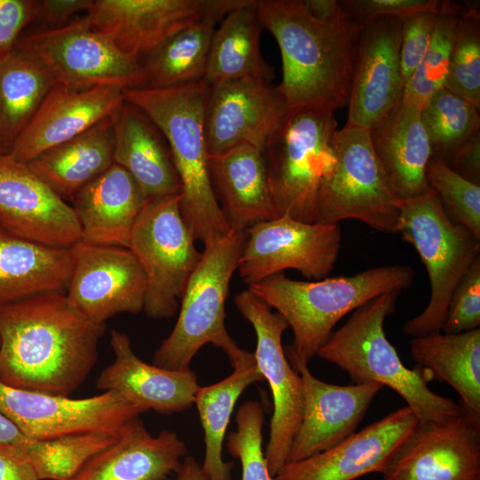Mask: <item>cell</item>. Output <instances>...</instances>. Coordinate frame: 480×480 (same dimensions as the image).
<instances>
[{
	"label": "cell",
	"instance_id": "cell-33",
	"mask_svg": "<svg viewBox=\"0 0 480 480\" xmlns=\"http://www.w3.org/2000/svg\"><path fill=\"white\" fill-rule=\"evenodd\" d=\"M411 356L433 379L450 384L464 412L480 420V329L413 337Z\"/></svg>",
	"mask_w": 480,
	"mask_h": 480
},
{
	"label": "cell",
	"instance_id": "cell-46",
	"mask_svg": "<svg viewBox=\"0 0 480 480\" xmlns=\"http://www.w3.org/2000/svg\"><path fill=\"white\" fill-rule=\"evenodd\" d=\"M36 1L0 0V59L14 50L24 28L36 19Z\"/></svg>",
	"mask_w": 480,
	"mask_h": 480
},
{
	"label": "cell",
	"instance_id": "cell-39",
	"mask_svg": "<svg viewBox=\"0 0 480 480\" xmlns=\"http://www.w3.org/2000/svg\"><path fill=\"white\" fill-rule=\"evenodd\" d=\"M461 7L459 4L442 1L430 44L404 87L402 102L421 109L434 93L444 88L453 36Z\"/></svg>",
	"mask_w": 480,
	"mask_h": 480
},
{
	"label": "cell",
	"instance_id": "cell-29",
	"mask_svg": "<svg viewBox=\"0 0 480 480\" xmlns=\"http://www.w3.org/2000/svg\"><path fill=\"white\" fill-rule=\"evenodd\" d=\"M209 170L216 199L230 229L245 230L276 218L261 149L241 144L211 156Z\"/></svg>",
	"mask_w": 480,
	"mask_h": 480
},
{
	"label": "cell",
	"instance_id": "cell-44",
	"mask_svg": "<svg viewBox=\"0 0 480 480\" xmlns=\"http://www.w3.org/2000/svg\"><path fill=\"white\" fill-rule=\"evenodd\" d=\"M438 13L421 12L401 20L400 70L404 87L430 44Z\"/></svg>",
	"mask_w": 480,
	"mask_h": 480
},
{
	"label": "cell",
	"instance_id": "cell-23",
	"mask_svg": "<svg viewBox=\"0 0 480 480\" xmlns=\"http://www.w3.org/2000/svg\"><path fill=\"white\" fill-rule=\"evenodd\" d=\"M124 102V89L117 86L72 89L55 84L8 153L28 163L114 116Z\"/></svg>",
	"mask_w": 480,
	"mask_h": 480
},
{
	"label": "cell",
	"instance_id": "cell-40",
	"mask_svg": "<svg viewBox=\"0 0 480 480\" xmlns=\"http://www.w3.org/2000/svg\"><path fill=\"white\" fill-rule=\"evenodd\" d=\"M444 88L480 108V11L476 4L461 7Z\"/></svg>",
	"mask_w": 480,
	"mask_h": 480
},
{
	"label": "cell",
	"instance_id": "cell-8",
	"mask_svg": "<svg viewBox=\"0 0 480 480\" xmlns=\"http://www.w3.org/2000/svg\"><path fill=\"white\" fill-rule=\"evenodd\" d=\"M397 234L417 251L430 282V299L425 309L403 328L412 337L439 333L451 297L475 260L480 257V237L452 222L436 192L400 201Z\"/></svg>",
	"mask_w": 480,
	"mask_h": 480
},
{
	"label": "cell",
	"instance_id": "cell-3",
	"mask_svg": "<svg viewBox=\"0 0 480 480\" xmlns=\"http://www.w3.org/2000/svg\"><path fill=\"white\" fill-rule=\"evenodd\" d=\"M210 88L202 80L163 89H124L125 100L164 134L180 182V212L196 241L204 245L215 243L230 230L210 176L204 132Z\"/></svg>",
	"mask_w": 480,
	"mask_h": 480
},
{
	"label": "cell",
	"instance_id": "cell-5",
	"mask_svg": "<svg viewBox=\"0 0 480 480\" xmlns=\"http://www.w3.org/2000/svg\"><path fill=\"white\" fill-rule=\"evenodd\" d=\"M414 276L413 268L403 264L315 281L294 280L279 272L248 289L286 320L294 335L288 348L308 364L342 317L382 293L408 289Z\"/></svg>",
	"mask_w": 480,
	"mask_h": 480
},
{
	"label": "cell",
	"instance_id": "cell-38",
	"mask_svg": "<svg viewBox=\"0 0 480 480\" xmlns=\"http://www.w3.org/2000/svg\"><path fill=\"white\" fill-rule=\"evenodd\" d=\"M420 118L428 137L431 157L445 164L480 132V108L445 88L424 103Z\"/></svg>",
	"mask_w": 480,
	"mask_h": 480
},
{
	"label": "cell",
	"instance_id": "cell-18",
	"mask_svg": "<svg viewBox=\"0 0 480 480\" xmlns=\"http://www.w3.org/2000/svg\"><path fill=\"white\" fill-rule=\"evenodd\" d=\"M360 26L346 124L371 130L403 99L402 21L383 16Z\"/></svg>",
	"mask_w": 480,
	"mask_h": 480
},
{
	"label": "cell",
	"instance_id": "cell-2",
	"mask_svg": "<svg viewBox=\"0 0 480 480\" xmlns=\"http://www.w3.org/2000/svg\"><path fill=\"white\" fill-rule=\"evenodd\" d=\"M257 11L280 49L276 87L287 108L334 112L348 106L361 26L348 15L319 20L303 0H257Z\"/></svg>",
	"mask_w": 480,
	"mask_h": 480
},
{
	"label": "cell",
	"instance_id": "cell-49",
	"mask_svg": "<svg viewBox=\"0 0 480 480\" xmlns=\"http://www.w3.org/2000/svg\"><path fill=\"white\" fill-rule=\"evenodd\" d=\"M0 480H39L32 465L12 449L0 447Z\"/></svg>",
	"mask_w": 480,
	"mask_h": 480
},
{
	"label": "cell",
	"instance_id": "cell-28",
	"mask_svg": "<svg viewBox=\"0 0 480 480\" xmlns=\"http://www.w3.org/2000/svg\"><path fill=\"white\" fill-rule=\"evenodd\" d=\"M378 160L400 201L427 193L426 169L431 158L420 109L400 102L370 130Z\"/></svg>",
	"mask_w": 480,
	"mask_h": 480
},
{
	"label": "cell",
	"instance_id": "cell-6",
	"mask_svg": "<svg viewBox=\"0 0 480 480\" xmlns=\"http://www.w3.org/2000/svg\"><path fill=\"white\" fill-rule=\"evenodd\" d=\"M334 112L288 108L268 136L263 156L276 217L315 222L321 190L334 167Z\"/></svg>",
	"mask_w": 480,
	"mask_h": 480
},
{
	"label": "cell",
	"instance_id": "cell-37",
	"mask_svg": "<svg viewBox=\"0 0 480 480\" xmlns=\"http://www.w3.org/2000/svg\"><path fill=\"white\" fill-rule=\"evenodd\" d=\"M120 433L86 432L46 440L28 436L19 452L32 465L39 480H72L91 458L115 443Z\"/></svg>",
	"mask_w": 480,
	"mask_h": 480
},
{
	"label": "cell",
	"instance_id": "cell-50",
	"mask_svg": "<svg viewBox=\"0 0 480 480\" xmlns=\"http://www.w3.org/2000/svg\"><path fill=\"white\" fill-rule=\"evenodd\" d=\"M308 12L322 21H336L348 16L340 1L336 0H303Z\"/></svg>",
	"mask_w": 480,
	"mask_h": 480
},
{
	"label": "cell",
	"instance_id": "cell-15",
	"mask_svg": "<svg viewBox=\"0 0 480 480\" xmlns=\"http://www.w3.org/2000/svg\"><path fill=\"white\" fill-rule=\"evenodd\" d=\"M0 412L26 436L37 440L86 432L118 434L128 422L145 412L115 391L75 399L19 388L2 381Z\"/></svg>",
	"mask_w": 480,
	"mask_h": 480
},
{
	"label": "cell",
	"instance_id": "cell-13",
	"mask_svg": "<svg viewBox=\"0 0 480 480\" xmlns=\"http://www.w3.org/2000/svg\"><path fill=\"white\" fill-rule=\"evenodd\" d=\"M235 304L255 331L257 345L253 355L272 393L273 414L265 458L268 471L275 477L287 462L301 422L302 380L288 361L282 345L283 333L289 328L286 320L249 289L236 295Z\"/></svg>",
	"mask_w": 480,
	"mask_h": 480
},
{
	"label": "cell",
	"instance_id": "cell-43",
	"mask_svg": "<svg viewBox=\"0 0 480 480\" xmlns=\"http://www.w3.org/2000/svg\"><path fill=\"white\" fill-rule=\"evenodd\" d=\"M480 326V257L471 265L451 297L441 332L456 334Z\"/></svg>",
	"mask_w": 480,
	"mask_h": 480
},
{
	"label": "cell",
	"instance_id": "cell-21",
	"mask_svg": "<svg viewBox=\"0 0 480 480\" xmlns=\"http://www.w3.org/2000/svg\"><path fill=\"white\" fill-rule=\"evenodd\" d=\"M384 480H480V420L466 412L418 424L382 471Z\"/></svg>",
	"mask_w": 480,
	"mask_h": 480
},
{
	"label": "cell",
	"instance_id": "cell-27",
	"mask_svg": "<svg viewBox=\"0 0 480 480\" xmlns=\"http://www.w3.org/2000/svg\"><path fill=\"white\" fill-rule=\"evenodd\" d=\"M113 130L114 163L132 176L147 202L180 195L169 145L147 115L125 100L114 117Z\"/></svg>",
	"mask_w": 480,
	"mask_h": 480
},
{
	"label": "cell",
	"instance_id": "cell-45",
	"mask_svg": "<svg viewBox=\"0 0 480 480\" xmlns=\"http://www.w3.org/2000/svg\"><path fill=\"white\" fill-rule=\"evenodd\" d=\"M348 15L357 24L376 17L390 16L400 20L421 12H439L438 0H344L340 1Z\"/></svg>",
	"mask_w": 480,
	"mask_h": 480
},
{
	"label": "cell",
	"instance_id": "cell-19",
	"mask_svg": "<svg viewBox=\"0 0 480 480\" xmlns=\"http://www.w3.org/2000/svg\"><path fill=\"white\" fill-rule=\"evenodd\" d=\"M284 352L300 374L303 388L301 422L286 462L291 463L326 451L353 434L383 386L375 382L340 386L322 381L288 347Z\"/></svg>",
	"mask_w": 480,
	"mask_h": 480
},
{
	"label": "cell",
	"instance_id": "cell-11",
	"mask_svg": "<svg viewBox=\"0 0 480 480\" xmlns=\"http://www.w3.org/2000/svg\"><path fill=\"white\" fill-rule=\"evenodd\" d=\"M14 50L42 66L54 84L68 88L144 84L140 61L83 19L20 37Z\"/></svg>",
	"mask_w": 480,
	"mask_h": 480
},
{
	"label": "cell",
	"instance_id": "cell-51",
	"mask_svg": "<svg viewBox=\"0 0 480 480\" xmlns=\"http://www.w3.org/2000/svg\"><path fill=\"white\" fill-rule=\"evenodd\" d=\"M175 480H210L203 471L201 465L191 455H186L178 471Z\"/></svg>",
	"mask_w": 480,
	"mask_h": 480
},
{
	"label": "cell",
	"instance_id": "cell-12",
	"mask_svg": "<svg viewBox=\"0 0 480 480\" xmlns=\"http://www.w3.org/2000/svg\"><path fill=\"white\" fill-rule=\"evenodd\" d=\"M237 270L248 286L286 269L319 280L332 270L341 248L340 224L276 217L245 229Z\"/></svg>",
	"mask_w": 480,
	"mask_h": 480
},
{
	"label": "cell",
	"instance_id": "cell-47",
	"mask_svg": "<svg viewBox=\"0 0 480 480\" xmlns=\"http://www.w3.org/2000/svg\"><path fill=\"white\" fill-rule=\"evenodd\" d=\"M92 0H42L36 1V19L46 23L63 26L75 14L89 9Z\"/></svg>",
	"mask_w": 480,
	"mask_h": 480
},
{
	"label": "cell",
	"instance_id": "cell-16",
	"mask_svg": "<svg viewBox=\"0 0 480 480\" xmlns=\"http://www.w3.org/2000/svg\"><path fill=\"white\" fill-rule=\"evenodd\" d=\"M70 249L66 295L87 318L105 324L117 314L143 309L147 279L129 248L79 242Z\"/></svg>",
	"mask_w": 480,
	"mask_h": 480
},
{
	"label": "cell",
	"instance_id": "cell-31",
	"mask_svg": "<svg viewBox=\"0 0 480 480\" xmlns=\"http://www.w3.org/2000/svg\"><path fill=\"white\" fill-rule=\"evenodd\" d=\"M115 116L43 152L28 166L60 198L72 202L82 188L114 164Z\"/></svg>",
	"mask_w": 480,
	"mask_h": 480
},
{
	"label": "cell",
	"instance_id": "cell-48",
	"mask_svg": "<svg viewBox=\"0 0 480 480\" xmlns=\"http://www.w3.org/2000/svg\"><path fill=\"white\" fill-rule=\"evenodd\" d=\"M446 164L463 178L480 185V132L468 140Z\"/></svg>",
	"mask_w": 480,
	"mask_h": 480
},
{
	"label": "cell",
	"instance_id": "cell-14",
	"mask_svg": "<svg viewBox=\"0 0 480 480\" xmlns=\"http://www.w3.org/2000/svg\"><path fill=\"white\" fill-rule=\"evenodd\" d=\"M245 0H92L83 20L140 62L183 28L204 18L221 21Z\"/></svg>",
	"mask_w": 480,
	"mask_h": 480
},
{
	"label": "cell",
	"instance_id": "cell-35",
	"mask_svg": "<svg viewBox=\"0 0 480 480\" xmlns=\"http://www.w3.org/2000/svg\"><path fill=\"white\" fill-rule=\"evenodd\" d=\"M218 19L204 18L169 37L140 62L142 88L163 89L204 80Z\"/></svg>",
	"mask_w": 480,
	"mask_h": 480
},
{
	"label": "cell",
	"instance_id": "cell-52",
	"mask_svg": "<svg viewBox=\"0 0 480 480\" xmlns=\"http://www.w3.org/2000/svg\"><path fill=\"white\" fill-rule=\"evenodd\" d=\"M3 152H4V150H3V148H2L1 143H0V153H3Z\"/></svg>",
	"mask_w": 480,
	"mask_h": 480
},
{
	"label": "cell",
	"instance_id": "cell-9",
	"mask_svg": "<svg viewBox=\"0 0 480 480\" xmlns=\"http://www.w3.org/2000/svg\"><path fill=\"white\" fill-rule=\"evenodd\" d=\"M336 162L318 200L315 222L356 220L397 234L400 200L374 152L370 130L345 125L335 140Z\"/></svg>",
	"mask_w": 480,
	"mask_h": 480
},
{
	"label": "cell",
	"instance_id": "cell-22",
	"mask_svg": "<svg viewBox=\"0 0 480 480\" xmlns=\"http://www.w3.org/2000/svg\"><path fill=\"white\" fill-rule=\"evenodd\" d=\"M418 424L413 411L404 406L326 451L286 463L275 480H353L372 472L382 473Z\"/></svg>",
	"mask_w": 480,
	"mask_h": 480
},
{
	"label": "cell",
	"instance_id": "cell-25",
	"mask_svg": "<svg viewBox=\"0 0 480 480\" xmlns=\"http://www.w3.org/2000/svg\"><path fill=\"white\" fill-rule=\"evenodd\" d=\"M187 453V445L176 432L163 430L154 436L139 416L72 480H165L178 471Z\"/></svg>",
	"mask_w": 480,
	"mask_h": 480
},
{
	"label": "cell",
	"instance_id": "cell-42",
	"mask_svg": "<svg viewBox=\"0 0 480 480\" xmlns=\"http://www.w3.org/2000/svg\"><path fill=\"white\" fill-rule=\"evenodd\" d=\"M236 430L227 439L228 452L241 461L242 480H275L262 450L264 409L258 401L244 402L236 415Z\"/></svg>",
	"mask_w": 480,
	"mask_h": 480
},
{
	"label": "cell",
	"instance_id": "cell-7",
	"mask_svg": "<svg viewBox=\"0 0 480 480\" xmlns=\"http://www.w3.org/2000/svg\"><path fill=\"white\" fill-rule=\"evenodd\" d=\"M245 239V230L230 229L220 240L204 245L182 293L176 324L153 355L154 365L188 370L193 357L206 344L222 349L232 366L242 358L245 350L226 329L225 305Z\"/></svg>",
	"mask_w": 480,
	"mask_h": 480
},
{
	"label": "cell",
	"instance_id": "cell-41",
	"mask_svg": "<svg viewBox=\"0 0 480 480\" xmlns=\"http://www.w3.org/2000/svg\"><path fill=\"white\" fill-rule=\"evenodd\" d=\"M426 177L447 217L480 237V185L468 180L434 157L428 163Z\"/></svg>",
	"mask_w": 480,
	"mask_h": 480
},
{
	"label": "cell",
	"instance_id": "cell-10",
	"mask_svg": "<svg viewBox=\"0 0 480 480\" xmlns=\"http://www.w3.org/2000/svg\"><path fill=\"white\" fill-rule=\"evenodd\" d=\"M185 222L180 195L148 201L137 220L128 248L147 279L143 310L151 318L172 317L202 252Z\"/></svg>",
	"mask_w": 480,
	"mask_h": 480
},
{
	"label": "cell",
	"instance_id": "cell-36",
	"mask_svg": "<svg viewBox=\"0 0 480 480\" xmlns=\"http://www.w3.org/2000/svg\"><path fill=\"white\" fill-rule=\"evenodd\" d=\"M54 84L42 66L15 50L0 59V143L4 153Z\"/></svg>",
	"mask_w": 480,
	"mask_h": 480
},
{
	"label": "cell",
	"instance_id": "cell-4",
	"mask_svg": "<svg viewBox=\"0 0 480 480\" xmlns=\"http://www.w3.org/2000/svg\"><path fill=\"white\" fill-rule=\"evenodd\" d=\"M400 291H389L354 310L346 323L332 332L316 353L346 372L355 384L375 382L388 386L406 402L419 424H443L464 415L460 404L439 396L428 386L427 370L404 365L387 339L384 322L395 312Z\"/></svg>",
	"mask_w": 480,
	"mask_h": 480
},
{
	"label": "cell",
	"instance_id": "cell-34",
	"mask_svg": "<svg viewBox=\"0 0 480 480\" xmlns=\"http://www.w3.org/2000/svg\"><path fill=\"white\" fill-rule=\"evenodd\" d=\"M224 380L200 387L195 403L204 436V459L201 465L210 480H231L233 462L222 459V447L231 414L239 396L250 385L264 381L253 353L245 351Z\"/></svg>",
	"mask_w": 480,
	"mask_h": 480
},
{
	"label": "cell",
	"instance_id": "cell-1",
	"mask_svg": "<svg viewBox=\"0 0 480 480\" xmlns=\"http://www.w3.org/2000/svg\"><path fill=\"white\" fill-rule=\"evenodd\" d=\"M105 324L82 314L66 293L30 298L0 308V381L69 396L98 358Z\"/></svg>",
	"mask_w": 480,
	"mask_h": 480
},
{
	"label": "cell",
	"instance_id": "cell-30",
	"mask_svg": "<svg viewBox=\"0 0 480 480\" xmlns=\"http://www.w3.org/2000/svg\"><path fill=\"white\" fill-rule=\"evenodd\" d=\"M71 249L52 247L0 228V308L30 298L66 293Z\"/></svg>",
	"mask_w": 480,
	"mask_h": 480
},
{
	"label": "cell",
	"instance_id": "cell-17",
	"mask_svg": "<svg viewBox=\"0 0 480 480\" xmlns=\"http://www.w3.org/2000/svg\"><path fill=\"white\" fill-rule=\"evenodd\" d=\"M0 228L42 244L72 248L82 232L70 204L30 169L0 153Z\"/></svg>",
	"mask_w": 480,
	"mask_h": 480
},
{
	"label": "cell",
	"instance_id": "cell-26",
	"mask_svg": "<svg viewBox=\"0 0 480 480\" xmlns=\"http://www.w3.org/2000/svg\"><path fill=\"white\" fill-rule=\"evenodd\" d=\"M71 203L81 228V242L128 248L147 200L132 176L114 163L82 188Z\"/></svg>",
	"mask_w": 480,
	"mask_h": 480
},
{
	"label": "cell",
	"instance_id": "cell-24",
	"mask_svg": "<svg viewBox=\"0 0 480 480\" xmlns=\"http://www.w3.org/2000/svg\"><path fill=\"white\" fill-rule=\"evenodd\" d=\"M110 345L115 358L100 373L97 388L118 392L145 412H180L195 403L200 386L193 371L166 370L144 362L132 350L128 335L116 330L111 332Z\"/></svg>",
	"mask_w": 480,
	"mask_h": 480
},
{
	"label": "cell",
	"instance_id": "cell-32",
	"mask_svg": "<svg viewBox=\"0 0 480 480\" xmlns=\"http://www.w3.org/2000/svg\"><path fill=\"white\" fill-rule=\"evenodd\" d=\"M262 29L257 0L228 13L213 33L204 81L210 86L242 77L272 82L274 68L260 52Z\"/></svg>",
	"mask_w": 480,
	"mask_h": 480
},
{
	"label": "cell",
	"instance_id": "cell-20",
	"mask_svg": "<svg viewBox=\"0 0 480 480\" xmlns=\"http://www.w3.org/2000/svg\"><path fill=\"white\" fill-rule=\"evenodd\" d=\"M204 114L209 156L241 144L263 151L271 132L288 109L271 82L242 77L210 86Z\"/></svg>",
	"mask_w": 480,
	"mask_h": 480
}]
</instances>
